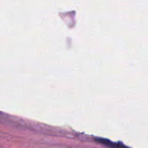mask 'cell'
Masks as SVG:
<instances>
[{"mask_svg": "<svg viewBox=\"0 0 148 148\" xmlns=\"http://www.w3.org/2000/svg\"><path fill=\"white\" fill-rule=\"evenodd\" d=\"M97 140L99 142H100V143L103 144V145H106V146H108L110 148H129L121 143H114V142H112L111 141L105 139H97Z\"/></svg>", "mask_w": 148, "mask_h": 148, "instance_id": "1", "label": "cell"}]
</instances>
